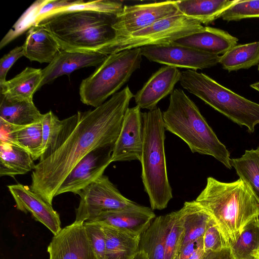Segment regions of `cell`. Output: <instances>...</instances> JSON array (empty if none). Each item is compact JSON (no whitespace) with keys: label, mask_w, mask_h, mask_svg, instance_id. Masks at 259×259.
Instances as JSON below:
<instances>
[{"label":"cell","mask_w":259,"mask_h":259,"mask_svg":"<svg viewBox=\"0 0 259 259\" xmlns=\"http://www.w3.org/2000/svg\"><path fill=\"white\" fill-rule=\"evenodd\" d=\"M134 96L126 86L94 109L79 111V121L67 140L35 165L31 174V190L52 205L59 187L84 156L97 147L115 145Z\"/></svg>","instance_id":"1"},{"label":"cell","mask_w":259,"mask_h":259,"mask_svg":"<svg viewBox=\"0 0 259 259\" xmlns=\"http://www.w3.org/2000/svg\"><path fill=\"white\" fill-rule=\"evenodd\" d=\"M195 201L214 220L226 247L230 248L245 227L259 218V199L241 179L225 183L208 177Z\"/></svg>","instance_id":"2"},{"label":"cell","mask_w":259,"mask_h":259,"mask_svg":"<svg viewBox=\"0 0 259 259\" xmlns=\"http://www.w3.org/2000/svg\"><path fill=\"white\" fill-rule=\"evenodd\" d=\"M115 17L93 11H67L44 17L35 25L45 27L62 50L102 54L115 37Z\"/></svg>","instance_id":"3"},{"label":"cell","mask_w":259,"mask_h":259,"mask_svg":"<svg viewBox=\"0 0 259 259\" xmlns=\"http://www.w3.org/2000/svg\"><path fill=\"white\" fill-rule=\"evenodd\" d=\"M162 116L165 130L184 141L191 152L211 156L232 168L230 152L182 90L175 89L170 95L169 105Z\"/></svg>","instance_id":"4"},{"label":"cell","mask_w":259,"mask_h":259,"mask_svg":"<svg viewBox=\"0 0 259 259\" xmlns=\"http://www.w3.org/2000/svg\"><path fill=\"white\" fill-rule=\"evenodd\" d=\"M142 179L153 209L165 208L172 198L164 150L165 127L158 107L142 113Z\"/></svg>","instance_id":"5"},{"label":"cell","mask_w":259,"mask_h":259,"mask_svg":"<svg viewBox=\"0 0 259 259\" xmlns=\"http://www.w3.org/2000/svg\"><path fill=\"white\" fill-rule=\"evenodd\" d=\"M181 86L234 122L253 133L259 124V104L237 94L196 70L181 72Z\"/></svg>","instance_id":"6"},{"label":"cell","mask_w":259,"mask_h":259,"mask_svg":"<svg viewBox=\"0 0 259 259\" xmlns=\"http://www.w3.org/2000/svg\"><path fill=\"white\" fill-rule=\"evenodd\" d=\"M142 57L141 48L108 55L94 72L81 81L80 101L95 108L103 104L140 68Z\"/></svg>","instance_id":"7"},{"label":"cell","mask_w":259,"mask_h":259,"mask_svg":"<svg viewBox=\"0 0 259 259\" xmlns=\"http://www.w3.org/2000/svg\"><path fill=\"white\" fill-rule=\"evenodd\" d=\"M204 29L205 26L198 21L180 14L162 19L129 35L113 38L102 54L108 55L147 46L169 43Z\"/></svg>","instance_id":"8"},{"label":"cell","mask_w":259,"mask_h":259,"mask_svg":"<svg viewBox=\"0 0 259 259\" xmlns=\"http://www.w3.org/2000/svg\"><path fill=\"white\" fill-rule=\"evenodd\" d=\"M75 221L84 222L107 211L126 209L138 204L123 196L109 178L102 175L78 194Z\"/></svg>","instance_id":"9"},{"label":"cell","mask_w":259,"mask_h":259,"mask_svg":"<svg viewBox=\"0 0 259 259\" xmlns=\"http://www.w3.org/2000/svg\"><path fill=\"white\" fill-rule=\"evenodd\" d=\"M180 14L176 1L124 6L112 25L114 38L129 35L162 19Z\"/></svg>","instance_id":"10"},{"label":"cell","mask_w":259,"mask_h":259,"mask_svg":"<svg viewBox=\"0 0 259 259\" xmlns=\"http://www.w3.org/2000/svg\"><path fill=\"white\" fill-rule=\"evenodd\" d=\"M141 51L142 56L151 62L196 71L216 65L221 58L173 42L143 47Z\"/></svg>","instance_id":"11"},{"label":"cell","mask_w":259,"mask_h":259,"mask_svg":"<svg viewBox=\"0 0 259 259\" xmlns=\"http://www.w3.org/2000/svg\"><path fill=\"white\" fill-rule=\"evenodd\" d=\"M114 145L97 147L84 156L64 179L55 197L65 193L78 194L80 191L103 175L112 162Z\"/></svg>","instance_id":"12"},{"label":"cell","mask_w":259,"mask_h":259,"mask_svg":"<svg viewBox=\"0 0 259 259\" xmlns=\"http://www.w3.org/2000/svg\"><path fill=\"white\" fill-rule=\"evenodd\" d=\"M47 251L50 259H96L84 222L75 221L54 235Z\"/></svg>","instance_id":"13"},{"label":"cell","mask_w":259,"mask_h":259,"mask_svg":"<svg viewBox=\"0 0 259 259\" xmlns=\"http://www.w3.org/2000/svg\"><path fill=\"white\" fill-rule=\"evenodd\" d=\"M143 118L138 105L128 108L115 143L112 161H140L143 146Z\"/></svg>","instance_id":"14"},{"label":"cell","mask_w":259,"mask_h":259,"mask_svg":"<svg viewBox=\"0 0 259 259\" xmlns=\"http://www.w3.org/2000/svg\"><path fill=\"white\" fill-rule=\"evenodd\" d=\"M8 188L18 210L30 213L34 219L42 224L54 235L59 233L62 229L60 216L52 205L27 186L17 184L9 185Z\"/></svg>","instance_id":"15"},{"label":"cell","mask_w":259,"mask_h":259,"mask_svg":"<svg viewBox=\"0 0 259 259\" xmlns=\"http://www.w3.org/2000/svg\"><path fill=\"white\" fill-rule=\"evenodd\" d=\"M181 76V72L176 67L166 65L161 67L134 95L137 105L148 111L156 108L161 100L172 93Z\"/></svg>","instance_id":"16"},{"label":"cell","mask_w":259,"mask_h":259,"mask_svg":"<svg viewBox=\"0 0 259 259\" xmlns=\"http://www.w3.org/2000/svg\"><path fill=\"white\" fill-rule=\"evenodd\" d=\"M108 55L99 52L68 51L61 50L53 60L42 69L40 88L58 77L69 75L75 70L100 65Z\"/></svg>","instance_id":"17"},{"label":"cell","mask_w":259,"mask_h":259,"mask_svg":"<svg viewBox=\"0 0 259 259\" xmlns=\"http://www.w3.org/2000/svg\"><path fill=\"white\" fill-rule=\"evenodd\" d=\"M155 218L151 208L138 204L126 209L105 212L89 221L141 235Z\"/></svg>","instance_id":"18"},{"label":"cell","mask_w":259,"mask_h":259,"mask_svg":"<svg viewBox=\"0 0 259 259\" xmlns=\"http://www.w3.org/2000/svg\"><path fill=\"white\" fill-rule=\"evenodd\" d=\"M79 117V111L62 120H60L52 111L44 114L41 121L42 149L39 161L47 158L62 146L75 128Z\"/></svg>","instance_id":"19"},{"label":"cell","mask_w":259,"mask_h":259,"mask_svg":"<svg viewBox=\"0 0 259 259\" xmlns=\"http://www.w3.org/2000/svg\"><path fill=\"white\" fill-rule=\"evenodd\" d=\"M238 41L237 38L227 31L205 26L203 30L182 37L173 42L220 56L237 45Z\"/></svg>","instance_id":"20"},{"label":"cell","mask_w":259,"mask_h":259,"mask_svg":"<svg viewBox=\"0 0 259 259\" xmlns=\"http://www.w3.org/2000/svg\"><path fill=\"white\" fill-rule=\"evenodd\" d=\"M24 55L31 61L50 63L61 49L55 38L43 26L35 25L28 31L22 45Z\"/></svg>","instance_id":"21"},{"label":"cell","mask_w":259,"mask_h":259,"mask_svg":"<svg viewBox=\"0 0 259 259\" xmlns=\"http://www.w3.org/2000/svg\"><path fill=\"white\" fill-rule=\"evenodd\" d=\"M101 226L106 239L105 259H133L140 251L141 235L108 226Z\"/></svg>","instance_id":"22"},{"label":"cell","mask_w":259,"mask_h":259,"mask_svg":"<svg viewBox=\"0 0 259 259\" xmlns=\"http://www.w3.org/2000/svg\"><path fill=\"white\" fill-rule=\"evenodd\" d=\"M42 69L27 67L19 74L1 85V94L7 99L33 101L35 92L40 89Z\"/></svg>","instance_id":"23"},{"label":"cell","mask_w":259,"mask_h":259,"mask_svg":"<svg viewBox=\"0 0 259 259\" xmlns=\"http://www.w3.org/2000/svg\"><path fill=\"white\" fill-rule=\"evenodd\" d=\"M237 0H188L176 1L180 13L201 24L208 25L221 17Z\"/></svg>","instance_id":"24"},{"label":"cell","mask_w":259,"mask_h":259,"mask_svg":"<svg viewBox=\"0 0 259 259\" xmlns=\"http://www.w3.org/2000/svg\"><path fill=\"white\" fill-rule=\"evenodd\" d=\"M35 165L23 148L12 143L0 142V176L14 177L33 170Z\"/></svg>","instance_id":"25"},{"label":"cell","mask_w":259,"mask_h":259,"mask_svg":"<svg viewBox=\"0 0 259 259\" xmlns=\"http://www.w3.org/2000/svg\"><path fill=\"white\" fill-rule=\"evenodd\" d=\"M43 117L33 101L11 100L1 95L0 118L4 120L27 126L41 122Z\"/></svg>","instance_id":"26"},{"label":"cell","mask_w":259,"mask_h":259,"mask_svg":"<svg viewBox=\"0 0 259 259\" xmlns=\"http://www.w3.org/2000/svg\"><path fill=\"white\" fill-rule=\"evenodd\" d=\"M178 211L185 231L183 246L202 237L212 218L195 200L186 201Z\"/></svg>","instance_id":"27"},{"label":"cell","mask_w":259,"mask_h":259,"mask_svg":"<svg viewBox=\"0 0 259 259\" xmlns=\"http://www.w3.org/2000/svg\"><path fill=\"white\" fill-rule=\"evenodd\" d=\"M169 228L168 214L156 217L140 237L139 250L148 259H164L165 241Z\"/></svg>","instance_id":"28"},{"label":"cell","mask_w":259,"mask_h":259,"mask_svg":"<svg viewBox=\"0 0 259 259\" xmlns=\"http://www.w3.org/2000/svg\"><path fill=\"white\" fill-rule=\"evenodd\" d=\"M219 63L229 72L258 65L259 41L236 45L221 56Z\"/></svg>","instance_id":"29"},{"label":"cell","mask_w":259,"mask_h":259,"mask_svg":"<svg viewBox=\"0 0 259 259\" xmlns=\"http://www.w3.org/2000/svg\"><path fill=\"white\" fill-rule=\"evenodd\" d=\"M16 145L29 152L33 160L39 159L42 149L41 122L20 126L12 132L6 142Z\"/></svg>","instance_id":"30"},{"label":"cell","mask_w":259,"mask_h":259,"mask_svg":"<svg viewBox=\"0 0 259 259\" xmlns=\"http://www.w3.org/2000/svg\"><path fill=\"white\" fill-rule=\"evenodd\" d=\"M230 163L239 176L259 199V147L246 150L241 157L231 158Z\"/></svg>","instance_id":"31"},{"label":"cell","mask_w":259,"mask_h":259,"mask_svg":"<svg viewBox=\"0 0 259 259\" xmlns=\"http://www.w3.org/2000/svg\"><path fill=\"white\" fill-rule=\"evenodd\" d=\"M234 259H254L259 255V218L248 224L230 247Z\"/></svg>","instance_id":"32"},{"label":"cell","mask_w":259,"mask_h":259,"mask_svg":"<svg viewBox=\"0 0 259 259\" xmlns=\"http://www.w3.org/2000/svg\"><path fill=\"white\" fill-rule=\"evenodd\" d=\"M169 228L166 238L164 259H178L185 231L178 210L168 213Z\"/></svg>","instance_id":"33"},{"label":"cell","mask_w":259,"mask_h":259,"mask_svg":"<svg viewBox=\"0 0 259 259\" xmlns=\"http://www.w3.org/2000/svg\"><path fill=\"white\" fill-rule=\"evenodd\" d=\"M123 7V4L120 1L101 0L84 2L79 1L75 4L50 13L41 17L38 21L44 17L54 13L72 11H93L116 16L122 11Z\"/></svg>","instance_id":"34"},{"label":"cell","mask_w":259,"mask_h":259,"mask_svg":"<svg viewBox=\"0 0 259 259\" xmlns=\"http://www.w3.org/2000/svg\"><path fill=\"white\" fill-rule=\"evenodd\" d=\"M221 17L227 21L259 18V0H237L223 13Z\"/></svg>","instance_id":"35"},{"label":"cell","mask_w":259,"mask_h":259,"mask_svg":"<svg viewBox=\"0 0 259 259\" xmlns=\"http://www.w3.org/2000/svg\"><path fill=\"white\" fill-rule=\"evenodd\" d=\"M84 226L96 258L105 259L106 239L102 226L90 221L84 222Z\"/></svg>","instance_id":"36"},{"label":"cell","mask_w":259,"mask_h":259,"mask_svg":"<svg viewBox=\"0 0 259 259\" xmlns=\"http://www.w3.org/2000/svg\"><path fill=\"white\" fill-rule=\"evenodd\" d=\"M203 247L204 253L220 251L226 247L220 230L213 218L209 221L203 236Z\"/></svg>","instance_id":"37"},{"label":"cell","mask_w":259,"mask_h":259,"mask_svg":"<svg viewBox=\"0 0 259 259\" xmlns=\"http://www.w3.org/2000/svg\"><path fill=\"white\" fill-rule=\"evenodd\" d=\"M23 46L17 47L5 55L0 60V86L6 81V76L14 63L24 56Z\"/></svg>","instance_id":"38"},{"label":"cell","mask_w":259,"mask_h":259,"mask_svg":"<svg viewBox=\"0 0 259 259\" xmlns=\"http://www.w3.org/2000/svg\"><path fill=\"white\" fill-rule=\"evenodd\" d=\"M201 259H234L230 248L225 247L218 252H208L204 253Z\"/></svg>","instance_id":"39"},{"label":"cell","mask_w":259,"mask_h":259,"mask_svg":"<svg viewBox=\"0 0 259 259\" xmlns=\"http://www.w3.org/2000/svg\"><path fill=\"white\" fill-rule=\"evenodd\" d=\"M197 241L191 242L184 245L178 259H189L197 247Z\"/></svg>","instance_id":"40"},{"label":"cell","mask_w":259,"mask_h":259,"mask_svg":"<svg viewBox=\"0 0 259 259\" xmlns=\"http://www.w3.org/2000/svg\"><path fill=\"white\" fill-rule=\"evenodd\" d=\"M204 253L202 236L197 240V247L189 259H201Z\"/></svg>","instance_id":"41"},{"label":"cell","mask_w":259,"mask_h":259,"mask_svg":"<svg viewBox=\"0 0 259 259\" xmlns=\"http://www.w3.org/2000/svg\"><path fill=\"white\" fill-rule=\"evenodd\" d=\"M133 259H148V257L144 251L140 250Z\"/></svg>","instance_id":"42"},{"label":"cell","mask_w":259,"mask_h":259,"mask_svg":"<svg viewBox=\"0 0 259 259\" xmlns=\"http://www.w3.org/2000/svg\"><path fill=\"white\" fill-rule=\"evenodd\" d=\"M250 87L259 92V82L250 85Z\"/></svg>","instance_id":"43"},{"label":"cell","mask_w":259,"mask_h":259,"mask_svg":"<svg viewBox=\"0 0 259 259\" xmlns=\"http://www.w3.org/2000/svg\"><path fill=\"white\" fill-rule=\"evenodd\" d=\"M254 259H259V256L256 258H254Z\"/></svg>","instance_id":"44"},{"label":"cell","mask_w":259,"mask_h":259,"mask_svg":"<svg viewBox=\"0 0 259 259\" xmlns=\"http://www.w3.org/2000/svg\"><path fill=\"white\" fill-rule=\"evenodd\" d=\"M258 70L259 71V64L258 65Z\"/></svg>","instance_id":"45"},{"label":"cell","mask_w":259,"mask_h":259,"mask_svg":"<svg viewBox=\"0 0 259 259\" xmlns=\"http://www.w3.org/2000/svg\"><path fill=\"white\" fill-rule=\"evenodd\" d=\"M258 256H259V255H258ZM255 258H256V257H255Z\"/></svg>","instance_id":"46"}]
</instances>
